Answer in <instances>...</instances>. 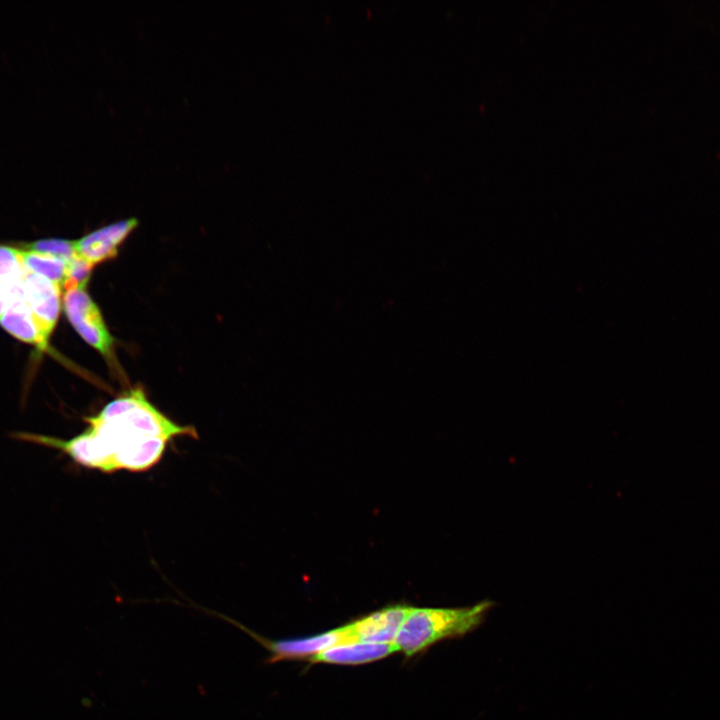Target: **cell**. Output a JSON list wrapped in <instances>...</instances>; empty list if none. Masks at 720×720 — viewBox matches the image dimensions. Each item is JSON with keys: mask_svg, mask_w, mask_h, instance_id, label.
I'll return each instance as SVG.
<instances>
[{"mask_svg": "<svg viewBox=\"0 0 720 720\" xmlns=\"http://www.w3.org/2000/svg\"><path fill=\"white\" fill-rule=\"evenodd\" d=\"M26 246L27 250L49 254L68 262H71L77 255L75 250V241L47 239L39 240L27 244Z\"/></svg>", "mask_w": 720, "mask_h": 720, "instance_id": "obj_12", "label": "cell"}, {"mask_svg": "<svg viewBox=\"0 0 720 720\" xmlns=\"http://www.w3.org/2000/svg\"><path fill=\"white\" fill-rule=\"evenodd\" d=\"M412 607H387L346 625L352 641L392 643Z\"/></svg>", "mask_w": 720, "mask_h": 720, "instance_id": "obj_5", "label": "cell"}, {"mask_svg": "<svg viewBox=\"0 0 720 720\" xmlns=\"http://www.w3.org/2000/svg\"><path fill=\"white\" fill-rule=\"evenodd\" d=\"M0 324L17 339L34 344L41 350L47 348L49 336L41 327L26 301L7 305L0 318Z\"/></svg>", "mask_w": 720, "mask_h": 720, "instance_id": "obj_9", "label": "cell"}, {"mask_svg": "<svg viewBox=\"0 0 720 720\" xmlns=\"http://www.w3.org/2000/svg\"><path fill=\"white\" fill-rule=\"evenodd\" d=\"M85 421L87 428L67 440L31 433L16 437L57 449L75 463L103 473L147 471L161 460L170 441L198 437L193 426L172 421L139 388L115 398Z\"/></svg>", "mask_w": 720, "mask_h": 720, "instance_id": "obj_1", "label": "cell"}, {"mask_svg": "<svg viewBox=\"0 0 720 720\" xmlns=\"http://www.w3.org/2000/svg\"><path fill=\"white\" fill-rule=\"evenodd\" d=\"M243 630L270 652L267 663H274L284 659H293L305 656H314L335 645L353 642L345 626L327 631L315 636L301 639L270 640L256 634L243 624L217 612H210Z\"/></svg>", "mask_w": 720, "mask_h": 720, "instance_id": "obj_4", "label": "cell"}, {"mask_svg": "<svg viewBox=\"0 0 720 720\" xmlns=\"http://www.w3.org/2000/svg\"><path fill=\"white\" fill-rule=\"evenodd\" d=\"M395 651H398V649L394 642L373 643L354 641L326 649L311 657V661L329 664L357 665L379 660Z\"/></svg>", "mask_w": 720, "mask_h": 720, "instance_id": "obj_8", "label": "cell"}, {"mask_svg": "<svg viewBox=\"0 0 720 720\" xmlns=\"http://www.w3.org/2000/svg\"><path fill=\"white\" fill-rule=\"evenodd\" d=\"M65 314L78 334L105 357L113 352V337L109 333L102 314L86 291V287L65 290L63 296Z\"/></svg>", "mask_w": 720, "mask_h": 720, "instance_id": "obj_3", "label": "cell"}, {"mask_svg": "<svg viewBox=\"0 0 720 720\" xmlns=\"http://www.w3.org/2000/svg\"><path fill=\"white\" fill-rule=\"evenodd\" d=\"M20 250L8 246H0V283L22 279L26 274Z\"/></svg>", "mask_w": 720, "mask_h": 720, "instance_id": "obj_11", "label": "cell"}, {"mask_svg": "<svg viewBox=\"0 0 720 720\" xmlns=\"http://www.w3.org/2000/svg\"><path fill=\"white\" fill-rule=\"evenodd\" d=\"M21 260L27 272L43 276L50 281L64 286L69 269L68 261L30 250H20Z\"/></svg>", "mask_w": 720, "mask_h": 720, "instance_id": "obj_10", "label": "cell"}, {"mask_svg": "<svg viewBox=\"0 0 720 720\" xmlns=\"http://www.w3.org/2000/svg\"><path fill=\"white\" fill-rule=\"evenodd\" d=\"M136 226L137 220L131 218L97 229L75 241L76 254L92 266L111 259Z\"/></svg>", "mask_w": 720, "mask_h": 720, "instance_id": "obj_7", "label": "cell"}, {"mask_svg": "<svg viewBox=\"0 0 720 720\" xmlns=\"http://www.w3.org/2000/svg\"><path fill=\"white\" fill-rule=\"evenodd\" d=\"M6 309V301L4 297V292L0 283V318L3 315L4 311Z\"/></svg>", "mask_w": 720, "mask_h": 720, "instance_id": "obj_13", "label": "cell"}, {"mask_svg": "<svg viewBox=\"0 0 720 720\" xmlns=\"http://www.w3.org/2000/svg\"><path fill=\"white\" fill-rule=\"evenodd\" d=\"M22 286L29 308L50 337L60 313L61 286L30 272L24 275Z\"/></svg>", "mask_w": 720, "mask_h": 720, "instance_id": "obj_6", "label": "cell"}, {"mask_svg": "<svg viewBox=\"0 0 720 720\" xmlns=\"http://www.w3.org/2000/svg\"><path fill=\"white\" fill-rule=\"evenodd\" d=\"M493 605V602L484 600L460 608L412 607L394 643L398 650L412 656L438 641L472 632L481 625Z\"/></svg>", "mask_w": 720, "mask_h": 720, "instance_id": "obj_2", "label": "cell"}]
</instances>
